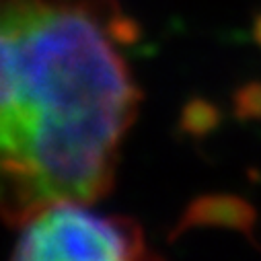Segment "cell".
<instances>
[{
	"instance_id": "1",
	"label": "cell",
	"mask_w": 261,
	"mask_h": 261,
	"mask_svg": "<svg viewBox=\"0 0 261 261\" xmlns=\"http://www.w3.org/2000/svg\"><path fill=\"white\" fill-rule=\"evenodd\" d=\"M117 0H0V216L109 189L140 89Z\"/></svg>"
},
{
	"instance_id": "2",
	"label": "cell",
	"mask_w": 261,
	"mask_h": 261,
	"mask_svg": "<svg viewBox=\"0 0 261 261\" xmlns=\"http://www.w3.org/2000/svg\"><path fill=\"white\" fill-rule=\"evenodd\" d=\"M13 261H148L140 228L87 202H60L21 224Z\"/></svg>"
},
{
	"instance_id": "3",
	"label": "cell",
	"mask_w": 261,
	"mask_h": 261,
	"mask_svg": "<svg viewBox=\"0 0 261 261\" xmlns=\"http://www.w3.org/2000/svg\"><path fill=\"white\" fill-rule=\"evenodd\" d=\"M255 222H257V212L251 204L245 200L237 198V195H204L198 198L185 212L179 230L189 228V226H224L243 232L249 237V241L257 245L255 241Z\"/></svg>"
},
{
	"instance_id": "4",
	"label": "cell",
	"mask_w": 261,
	"mask_h": 261,
	"mask_svg": "<svg viewBox=\"0 0 261 261\" xmlns=\"http://www.w3.org/2000/svg\"><path fill=\"white\" fill-rule=\"evenodd\" d=\"M220 123V111L204 101V99H193L185 111H183V127L193 136H204Z\"/></svg>"
},
{
	"instance_id": "5",
	"label": "cell",
	"mask_w": 261,
	"mask_h": 261,
	"mask_svg": "<svg viewBox=\"0 0 261 261\" xmlns=\"http://www.w3.org/2000/svg\"><path fill=\"white\" fill-rule=\"evenodd\" d=\"M232 111L243 121L261 119V81H249L234 91Z\"/></svg>"
},
{
	"instance_id": "6",
	"label": "cell",
	"mask_w": 261,
	"mask_h": 261,
	"mask_svg": "<svg viewBox=\"0 0 261 261\" xmlns=\"http://www.w3.org/2000/svg\"><path fill=\"white\" fill-rule=\"evenodd\" d=\"M251 33H253V39H255V43L261 47V13L253 19V29H251Z\"/></svg>"
}]
</instances>
